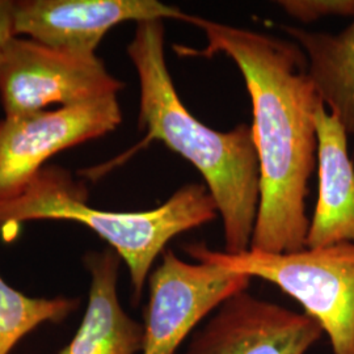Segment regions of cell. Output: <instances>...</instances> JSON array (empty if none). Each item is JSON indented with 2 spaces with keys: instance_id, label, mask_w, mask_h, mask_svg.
<instances>
[{
  "instance_id": "14",
  "label": "cell",
  "mask_w": 354,
  "mask_h": 354,
  "mask_svg": "<svg viewBox=\"0 0 354 354\" xmlns=\"http://www.w3.org/2000/svg\"><path fill=\"white\" fill-rule=\"evenodd\" d=\"M276 4L304 24L324 17H354V0H279Z\"/></svg>"
},
{
  "instance_id": "7",
  "label": "cell",
  "mask_w": 354,
  "mask_h": 354,
  "mask_svg": "<svg viewBox=\"0 0 354 354\" xmlns=\"http://www.w3.org/2000/svg\"><path fill=\"white\" fill-rule=\"evenodd\" d=\"M121 121L117 96L6 117L0 121V203L20 197L49 158L100 138L115 130Z\"/></svg>"
},
{
  "instance_id": "4",
  "label": "cell",
  "mask_w": 354,
  "mask_h": 354,
  "mask_svg": "<svg viewBox=\"0 0 354 354\" xmlns=\"http://www.w3.org/2000/svg\"><path fill=\"white\" fill-rule=\"evenodd\" d=\"M184 251L200 263L276 285L320 326L332 354H354V243L306 247L297 252L248 250L238 254L192 243Z\"/></svg>"
},
{
  "instance_id": "1",
  "label": "cell",
  "mask_w": 354,
  "mask_h": 354,
  "mask_svg": "<svg viewBox=\"0 0 354 354\" xmlns=\"http://www.w3.org/2000/svg\"><path fill=\"white\" fill-rule=\"evenodd\" d=\"M203 49L175 46L178 55L223 54L239 68L252 104L251 125L260 171V203L251 248L268 253L306 248V200L317 168V105L304 51L290 39L189 15Z\"/></svg>"
},
{
  "instance_id": "10",
  "label": "cell",
  "mask_w": 354,
  "mask_h": 354,
  "mask_svg": "<svg viewBox=\"0 0 354 354\" xmlns=\"http://www.w3.org/2000/svg\"><path fill=\"white\" fill-rule=\"evenodd\" d=\"M319 192L306 239L307 248L354 243V162L348 134L323 102L317 105Z\"/></svg>"
},
{
  "instance_id": "8",
  "label": "cell",
  "mask_w": 354,
  "mask_h": 354,
  "mask_svg": "<svg viewBox=\"0 0 354 354\" xmlns=\"http://www.w3.org/2000/svg\"><path fill=\"white\" fill-rule=\"evenodd\" d=\"M323 335L304 313L244 290L221 304L178 354H307Z\"/></svg>"
},
{
  "instance_id": "5",
  "label": "cell",
  "mask_w": 354,
  "mask_h": 354,
  "mask_svg": "<svg viewBox=\"0 0 354 354\" xmlns=\"http://www.w3.org/2000/svg\"><path fill=\"white\" fill-rule=\"evenodd\" d=\"M124 83L108 73L96 54L55 49L12 36L0 49V99L6 117L36 113L50 104L62 108L113 97Z\"/></svg>"
},
{
  "instance_id": "12",
  "label": "cell",
  "mask_w": 354,
  "mask_h": 354,
  "mask_svg": "<svg viewBox=\"0 0 354 354\" xmlns=\"http://www.w3.org/2000/svg\"><path fill=\"white\" fill-rule=\"evenodd\" d=\"M304 51L317 96L354 140V17L337 35L281 28Z\"/></svg>"
},
{
  "instance_id": "15",
  "label": "cell",
  "mask_w": 354,
  "mask_h": 354,
  "mask_svg": "<svg viewBox=\"0 0 354 354\" xmlns=\"http://www.w3.org/2000/svg\"><path fill=\"white\" fill-rule=\"evenodd\" d=\"M12 36V1L0 0V49Z\"/></svg>"
},
{
  "instance_id": "6",
  "label": "cell",
  "mask_w": 354,
  "mask_h": 354,
  "mask_svg": "<svg viewBox=\"0 0 354 354\" xmlns=\"http://www.w3.org/2000/svg\"><path fill=\"white\" fill-rule=\"evenodd\" d=\"M248 276L189 263L165 250L149 277L142 354H178L181 345L230 297L248 290Z\"/></svg>"
},
{
  "instance_id": "9",
  "label": "cell",
  "mask_w": 354,
  "mask_h": 354,
  "mask_svg": "<svg viewBox=\"0 0 354 354\" xmlns=\"http://www.w3.org/2000/svg\"><path fill=\"white\" fill-rule=\"evenodd\" d=\"M189 13L158 0L12 1L13 36H29L55 49L93 55L109 29L125 21L174 19Z\"/></svg>"
},
{
  "instance_id": "13",
  "label": "cell",
  "mask_w": 354,
  "mask_h": 354,
  "mask_svg": "<svg viewBox=\"0 0 354 354\" xmlns=\"http://www.w3.org/2000/svg\"><path fill=\"white\" fill-rule=\"evenodd\" d=\"M76 298H30L11 288L0 276V354L44 323H61L79 307Z\"/></svg>"
},
{
  "instance_id": "3",
  "label": "cell",
  "mask_w": 354,
  "mask_h": 354,
  "mask_svg": "<svg viewBox=\"0 0 354 354\" xmlns=\"http://www.w3.org/2000/svg\"><path fill=\"white\" fill-rule=\"evenodd\" d=\"M218 215L205 184H187L152 210L108 212L88 206L84 185L66 171L45 168L20 197L0 203V228L10 236V231L26 221H74L87 226L125 261L134 302H140L152 266L167 244Z\"/></svg>"
},
{
  "instance_id": "2",
  "label": "cell",
  "mask_w": 354,
  "mask_h": 354,
  "mask_svg": "<svg viewBox=\"0 0 354 354\" xmlns=\"http://www.w3.org/2000/svg\"><path fill=\"white\" fill-rule=\"evenodd\" d=\"M127 51L140 79V127L147 133L129 155L159 140L194 165L222 218L223 251H248L260 203V171L251 127L241 124L216 131L190 113L167 67L163 20L137 23Z\"/></svg>"
},
{
  "instance_id": "11",
  "label": "cell",
  "mask_w": 354,
  "mask_h": 354,
  "mask_svg": "<svg viewBox=\"0 0 354 354\" xmlns=\"http://www.w3.org/2000/svg\"><path fill=\"white\" fill-rule=\"evenodd\" d=\"M121 259L112 248L91 252L88 304L74 339L59 354H137L145 340L143 324L129 317L118 298Z\"/></svg>"
}]
</instances>
